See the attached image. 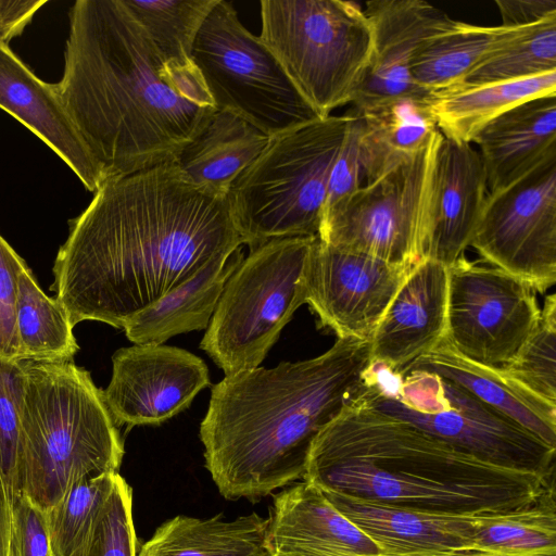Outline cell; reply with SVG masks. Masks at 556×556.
<instances>
[{
	"mask_svg": "<svg viewBox=\"0 0 556 556\" xmlns=\"http://www.w3.org/2000/svg\"><path fill=\"white\" fill-rule=\"evenodd\" d=\"M488 192L513 184L556 153V94L522 102L488 123L473 138Z\"/></svg>",
	"mask_w": 556,
	"mask_h": 556,
	"instance_id": "obj_22",
	"label": "cell"
},
{
	"mask_svg": "<svg viewBox=\"0 0 556 556\" xmlns=\"http://www.w3.org/2000/svg\"><path fill=\"white\" fill-rule=\"evenodd\" d=\"M502 26H527L556 15V0H495Z\"/></svg>",
	"mask_w": 556,
	"mask_h": 556,
	"instance_id": "obj_40",
	"label": "cell"
},
{
	"mask_svg": "<svg viewBox=\"0 0 556 556\" xmlns=\"http://www.w3.org/2000/svg\"><path fill=\"white\" fill-rule=\"evenodd\" d=\"M169 63L193 66L195 36L218 0H123Z\"/></svg>",
	"mask_w": 556,
	"mask_h": 556,
	"instance_id": "obj_33",
	"label": "cell"
},
{
	"mask_svg": "<svg viewBox=\"0 0 556 556\" xmlns=\"http://www.w3.org/2000/svg\"><path fill=\"white\" fill-rule=\"evenodd\" d=\"M46 0H0V42L20 36Z\"/></svg>",
	"mask_w": 556,
	"mask_h": 556,
	"instance_id": "obj_41",
	"label": "cell"
},
{
	"mask_svg": "<svg viewBox=\"0 0 556 556\" xmlns=\"http://www.w3.org/2000/svg\"><path fill=\"white\" fill-rule=\"evenodd\" d=\"M302 479L384 505L480 515L530 504L555 477L485 463L352 400L314 440Z\"/></svg>",
	"mask_w": 556,
	"mask_h": 556,
	"instance_id": "obj_4",
	"label": "cell"
},
{
	"mask_svg": "<svg viewBox=\"0 0 556 556\" xmlns=\"http://www.w3.org/2000/svg\"><path fill=\"white\" fill-rule=\"evenodd\" d=\"M445 340L460 356L489 367L510 363L541 314L536 291L525 280L463 255L447 267Z\"/></svg>",
	"mask_w": 556,
	"mask_h": 556,
	"instance_id": "obj_12",
	"label": "cell"
},
{
	"mask_svg": "<svg viewBox=\"0 0 556 556\" xmlns=\"http://www.w3.org/2000/svg\"><path fill=\"white\" fill-rule=\"evenodd\" d=\"M429 96L405 94L363 109L364 184L418 153L438 131Z\"/></svg>",
	"mask_w": 556,
	"mask_h": 556,
	"instance_id": "obj_25",
	"label": "cell"
},
{
	"mask_svg": "<svg viewBox=\"0 0 556 556\" xmlns=\"http://www.w3.org/2000/svg\"><path fill=\"white\" fill-rule=\"evenodd\" d=\"M269 139L241 117L216 110L174 163L194 185L228 194L232 182L262 153Z\"/></svg>",
	"mask_w": 556,
	"mask_h": 556,
	"instance_id": "obj_26",
	"label": "cell"
},
{
	"mask_svg": "<svg viewBox=\"0 0 556 556\" xmlns=\"http://www.w3.org/2000/svg\"><path fill=\"white\" fill-rule=\"evenodd\" d=\"M261 35L320 118L351 103L372 37L364 10L343 0H263Z\"/></svg>",
	"mask_w": 556,
	"mask_h": 556,
	"instance_id": "obj_8",
	"label": "cell"
},
{
	"mask_svg": "<svg viewBox=\"0 0 556 556\" xmlns=\"http://www.w3.org/2000/svg\"><path fill=\"white\" fill-rule=\"evenodd\" d=\"M556 295L548 294L539 321L515 358L500 369L545 402L556 405Z\"/></svg>",
	"mask_w": 556,
	"mask_h": 556,
	"instance_id": "obj_34",
	"label": "cell"
},
{
	"mask_svg": "<svg viewBox=\"0 0 556 556\" xmlns=\"http://www.w3.org/2000/svg\"><path fill=\"white\" fill-rule=\"evenodd\" d=\"M414 266L334 248L317 237L306 266V303L338 339L370 341Z\"/></svg>",
	"mask_w": 556,
	"mask_h": 556,
	"instance_id": "obj_14",
	"label": "cell"
},
{
	"mask_svg": "<svg viewBox=\"0 0 556 556\" xmlns=\"http://www.w3.org/2000/svg\"><path fill=\"white\" fill-rule=\"evenodd\" d=\"M8 556H54L47 513L23 494L13 506Z\"/></svg>",
	"mask_w": 556,
	"mask_h": 556,
	"instance_id": "obj_39",
	"label": "cell"
},
{
	"mask_svg": "<svg viewBox=\"0 0 556 556\" xmlns=\"http://www.w3.org/2000/svg\"><path fill=\"white\" fill-rule=\"evenodd\" d=\"M88 556H137L132 491L119 473Z\"/></svg>",
	"mask_w": 556,
	"mask_h": 556,
	"instance_id": "obj_36",
	"label": "cell"
},
{
	"mask_svg": "<svg viewBox=\"0 0 556 556\" xmlns=\"http://www.w3.org/2000/svg\"><path fill=\"white\" fill-rule=\"evenodd\" d=\"M323 493L384 556H435L475 545L478 515L426 513Z\"/></svg>",
	"mask_w": 556,
	"mask_h": 556,
	"instance_id": "obj_21",
	"label": "cell"
},
{
	"mask_svg": "<svg viewBox=\"0 0 556 556\" xmlns=\"http://www.w3.org/2000/svg\"><path fill=\"white\" fill-rule=\"evenodd\" d=\"M346 114V132L330 173L323 217L364 185L363 121L350 110Z\"/></svg>",
	"mask_w": 556,
	"mask_h": 556,
	"instance_id": "obj_37",
	"label": "cell"
},
{
	"mask_svg": "<svg viewBox=\"0 0 556 556\" xmlns=\"http://www.w3.org/2000/svg\"><path fill=\"white\" fill-rule=\"evenodd\" d=\"M243 260L240 248L211 262L152 306L131 317L123 330L135 344H163L169 338L207 328L226 281Z\"/></svg>",
	"mask_w": 556,
	"mask_h": 556,
	"instance_id": "obj_24",
	"label": "cell"
},
{
	"mask_svg": "<svg viewBox=\"0 0 556 556\" xmlns=\"http://www.w3.org/2000/svg\"><path fill=\"white\" fill-rule=\"evenodd\" d=\"M486 177L470 143L442 138L435 161L434 197L424 258L446 267L470 245L485 198Z\"/></svg>",
	"mask_w": 556,
	"mask_h": 556,
	"instance_id": "obj_20",
	"label": "cell"
},
{
	"mask_svg": "<svg viewBox=\"0 0 556 556\" xmlns=\"http://www.w3.org/2000/svg\"><path fill=\"white\" fill-rule=\"evenodd\" d=\"M553 94H556V71L519 80L457 85L431 93L429 103L444 138L471 144L475 136L504 112L528 100Z\"/></svg>",
	"mask_w": 556,
	"mask_h": 556,
	"instance_id": "obj_27",
	"label": "cell"
},
{
	"mask_svg": "<svg viewBox=\"0 0 556 556\" xmlns=\"http://www.w3.org/2000/svg\"><path fill=\"white\" fill-rule=\"evenodd\" d=\"M15 325L18 361L73 359L79 350L65 309L40 289L28 266L18 277Z\"/></svg>",
	"mask_w": 556,
	"mask_h": 556,
	"instance_id": "obj_30",
	"label": "cell"
},
{
	"mask_svg": "<svg viewBox=\"0 0 556 556\" xmlns=\"http://www.w3.org/2000/svg\"><path fill=\"white\" fill-rule=\"evenodd\" d=\"M268 518L176 516L156 528L137 556H267Z\"/></svg>",
	"mask_w": 556,
	"mask_h": 556,
	"instance_id": "obj_28",
	"label": "cell"
},
{
	"mask_svg": "<svg viewBox=\"0 0 556 556\" xmlns=\"http://www.w3.org/2000/svg\"><path fill=\"white\" fill-rule=\"evenodd\" d=\"M54 88L103 184L174 162L216 111L195 65L167 62L123 0L74 3Z\"/></svg>",
	"mask_w": 556,
	"mask_h": 556,
	"instance_id": "obj_2",
	"label": "cell"
},
{
	"mask_svg": "<svg viewBox=\"0 0 556 556\" xmlns=\"http://www.w3.org/2000/svg\"><path fill=\"white\" fill-rule=\"evenodd\" d=\"M364 13L372 46L352 109L405 94H431L414 83L410 65L424 41L453 20L422 0H371Z\"/></svg>",
	"mask_w": 556,
	"mask_h": 556,
	"instance_id": "obj_16",
	"label": "cell"
},
{
	"mask_svg": "<svg viewBox=\"0 0 556 556\" xmlns=\"http://www.w3.org/2000/svg\"><path fill=\"white\" fill-rule=\"evenodd\" d=\"M353 400L408 422L485 463L555 477L556 447L463 387L433 372L397 374L370 362Z\"/></svg>",
	"mask_w": 556,
	"mask_h": 556,
	"instance_id": "obj_6",
	"label": "cell"
},
{
	"mask_svg": "<svg viewBox=\"0 0 556 556\" xmlns=\"http://www.w3.org/2000/svg\"><path fill=\"white\" fill-rule=\"evenodd\" d=\"M118 472L84 479L47 513L54 556H88Z\"/></svg>",
	"mask_w": 556,
	"mask_h": 556,
	"instance_id": "obj_32",
	"label": "cell"
},
{
	"mask_svg": "<svg viewBox=\"0 0 556 556\" xmlns=\"http://www.w3.org/2000/svg\"><path fill=\"white\" fill-rule=\"evenodd\" d=\"M349 115H329L270 137L232 182L235 225L252 250L269 240L319 235L330 173Z\"/></svg>",
	"mask_w": 556,
	"mask_h": 556,
	"instance_id": "obj_7",
	"label": "cell"
},
{
	"mask_svg": "<svg viewBox=\"0 0 556 556\" xmlns=\"http://www.w3.org/2000/svg\"><path fill=\"white\" fill-rule=\"evenodd\" d=\"M14 502L0 470V556H8Z\"/></svg>",
	"mask_w": 556,
	"mask_h": 556,
	"instance_id": "obj_42",
	"label": "cell"
},
{
	"mask_svg": "<svg viewBox=\"0 0 556 556\" xmlns=\"http://www.w3.org/2000/svg\"><path fill=\"white\" fill-rule=\"evenodd\" d=\"M68 225L50 289L73 326L123 329L243 244L228 195L194 185L174 162L106 180Z\"/></svg>",
	"mask_w": 556,
	"mask_h": 556,
	"instance_id": "obj_1",
	"label": "cell"
},
{
	"mask_svg": "<svg viewBox=\"0 0 556 556\" xmlns=\"http://www.w3.org/2000/svg\"><path fill=\"white\" fill-rule=\"evenodd\" d=\"M447 267L424 258L409 271L370 339L371 362L394 372L433 350L446 330Z\"/></svg>",
	"mask_w": 556,
	"mask_h": 556,
	"instance_id": "obj_17",
	"label": "cell"
},
{
	"mask_svg": "<svg viewBox=\"0 0 556 556\" xmlns=\"http://www.w3.org/2000/svg\"><path fill=\"white\" fill-rule=\"evenodd\" d=\"M470 245L544 293L556 282V153L489 193Z\"/></svg>",
	"mask_w": 556,
	"mask_h": 556,
	"instance_id": "obj_13",
	"label": "cell"
},
{
	"mask_svg": "<svg viewBox=\"0 0 556 556\" xmlns=\"http://www.w3.org/2000/svg\"><path fill=\"white\" fill-rule=\"evenodd\" d=\"M370 362V341L338 339L316 357L214 384L200 440L219 493L254 502L303 478L314 440L351 403Z\"/></svg>",
	"mask_w": 556,
	"mask_h": 556,
	"instance_id": "obj_3",
	"label": "cell"
},
{
	"mask_svg": "<svg viewBox=\"0 0 556 556\" xmlns=\"http://www.w3.org/2000/svg\"><path fill=\"white\" fill-rule=\"evenodd\" d=\"M505 26H478L452 21L427 38L410 65L414 83L434 93L460 85L490 52Z\"/></svg>",
	"mask_w": 556,
	"mask_h": 556,
	"instance_id": "obj_29",
	"label": "cell"
},
{
	"mask_svg": "<svg viewBox=\"0 0 556 556\" xmlns=\"http://www.w3.org/2000/svg\"><path fill=\"white\" fill-rule=\"evenodd\" d=\"M438 130L415 155L366 181L321 220L319 239L395 265L425 257L430 232Z\"/></svg>",
	"mask_w": 556,
	"mask_h": 556,
	"instance_id": "obj_11",
	"label": "cell"
},
{
	"mask_svg": "<svg viewBox=\"0 0 556 556\" xmlns=\"http://www.w3.org/2000/svg\"><path fill=\"white\" fill-rule=\"evenodd\" d=\"M268 520L267 556H384L305 480L274 496Z\"/></svg>",
	"mask_w": 556,
	"mask_h": 556,
	"instance_id": "obj_18",
	"label": "cell"
},
{
	"mask_svg": "<svg viewBox=\"0 0 556 556\" xmlns=\"http://www.w3.org/2000/svg\"><path fill=\"white\" fill-rule=\"evenodd\" d=\"M0 109L41 139L96 192L103 185L101 170L65 111L54 84L39 79L0 42Z\"/></svg>",
	"mask_w": 556,
	"mask_h": 556,
	"instance_id": "obj_19",
	"label": "cell"
},
{
	"mask_svg": "<svg viewBox=\"0 0 556 556\" xmlns=\"http://www.w3.org/2000/svg\"><path fill=\"white\" fill-rule=\"evenodd\" d=\"M191 59L216 110L241 117L269 137L320 118L228 1L218 0L206 16Z\"/></svg>",
	"mask_w": 556,
	"mask_h": 556,
	"instance_id": "obj_10",
	"label": "cell"
},
{
	"mask_svg": "<svg viewBox=\"0 0 556 556\" xmlns=\"http://www.w3.org/2000/svg\"><path fill=\"white\" fill-rule=\"evenodd\" d=\"M552 71H556V15L527 26L506 27L460 85L519 80Z\"/></svg>",
	"mask_w": 556,
	"mask_h": 556,
	"instance_id": "obj_31",
	"label": "cell"
},
{
	"mask_svg": "<svg viewBox=\"0 0 556 556\" xmlns=\"http://www.w3.org/2000/svg\"><path fill=\"white\" fill-rule=\"evenodd\" d=\"M20 362L18 495L48 513L77 482L118 472L124 442L88 370L73 359Z\"/></svg>",
	"mask_w": 556,
	"mask_h": 556,
	"instance_id": "obj_5",
	"label": "cell"
},
{
	"mask_svg": "<svg viewBox=\"0 0 556 556\" xmlns=\"http://www.w3.org/2000/svg\"><path fill=\"white\" fill-rule=\"evenodd\" d=\"M25 374L20 361L0 357V470L15 504Z\"/></svg>",
	"mask_w": 556,
	"mask_h": 556,
	"instance_id": "obj_35",
	"label": "cell"
},
{
	"mask_svg": "<svg viewBox=\"0 0 556 556\" xmlns=\"http://www.w3.org/2000/svg\"><path fill=\"white\" fill-rule=\"evenodd\" d=\"M112 364L103 397L118 427L161 425L211 384L204 361L176 346L134 344L118 349Z\"/></svg>",
	"mask_w": 556,
	"mask_h": 556,
	"instance_id": "obj_15",
	"label": "cell"
},
{
	"mask_svg": "<svg viewBox=\"0 0 556 556\" xmlns=\"http://www.w3.org/2000/svg\"><path fill=\"white\" fill-rule=\"evenodd\" d=\"M26 262L0 235V357L18 361L15 312L18 277Z\"/></svg>",
	"mask_w": 556,
	"mask_h": 556,
	"instance_id": "obj_38",
	"label": "cell"
},
{
	"mask_svg": "<svg viewBox=\"0 0 556 556\" xmlns=\"http://www.w3.org/2000/svg\"><path fill=\"white\" fill-rule=\"evenodd\" d=\"M316 237L269 240L225 283L200 348L225 376L258 367L306 303L305 271Z\"/></svg>",
	"mask_w": 556,
	"mask_h": 556,
	"instance_id": "obj_9",
	"label": "cell"
},
{
	"mask_svg": "<svg viewBox=\"0 0 556 556\" xmlns=\"http://www.w3.org/2000/svg\"><path fill=\"white\" fill-rule=\"evenodd\" d=\"M457 383L480 401L513 419L548 445L556 447V405L528 391L500 368L471 362L457 354L443 338L430 352L407 365Z\"/></svg>",
	"mask_w": 556,
	"mask_h": 556,
	"instance_id": "obj_23",
	"label": "cell"
}]
</instances>
